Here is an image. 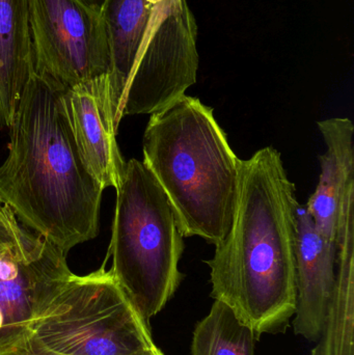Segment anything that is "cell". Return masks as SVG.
Instances as JSON below:
<instances>
[{
  "instance_id": "13",
  "label": "cell",
  "mask_w": 354,
  "mask_h": 355,
  "mask_svg": "<svg viewBox=\"0 0 354 355\" xmlns=\"http://www.w3.org/2000/svg\"><path fill=\"white\" fill-rule=\"evenodd\" d=\"M255 333L232 309L214 300L209 314L195 325L191 355H255Z\"/></svg>"
},
{
  "instance_id": "4",
  "label": "cell",
  "mask_w": 354,
  "mask_h": 355,
  "mask_svg": "<svg viewBox=\"0 0 354 355\" xmlns=\"http://www.w3.org/2000/svg\"><path fill=\"white\" fill-rule=\"evenodd\" d=\"M116 190L110 271L150 325L184 277L179 270L182 232L168 196L143 162L125 164Z\"/></svg>"
},
{
  "instance_id": "11",
  "label": "cell",
  "mask_w": 354,
  "mask_h": 355,
  "mask_svg": "<svg viewBox=\"0 0 354 355\" xmlns=\"http://www.w3.org/2000/svg\"><path fill=\"white\" fill-rule=\"evenodd\" d=\"M326 151L320 156L321 174L315 192L306 205L320 235L336 243L341 205L354 185L353 123L347 118L318 122Z\"/></svg>"
},
{
  "instance_id": "9",
  "label": "cell",
  "mask_w": 354,
  "mask_h": 355,
  "mask_svg": "<svg viewBox=\"0 0 354 355\" xmlns=\"http://www.w3.org/2000/svg\"><path fill=\"white\" fill-rule=\"evenodd\" d=\"M64 101L77 149L89 174L103 189L118 187L126 162L116 141L107 75L66 89Z\"/></svg>"
},
{
  "instance_id": "16",
  "label": "cell",
  "mask_w": 354,
  "mask_h": 355,
  "mask_svg": "<svg viewBox=\"0 0 354 355\" xmlns=\"http://www.w3.org/2000/svg\"><path fill=\"white\" fill-rule=\"evenodd\" d=\"M81 1L85 2L87 6H91V8H102L105 0H81Z\"/></svg>"
},
{
  "instance_id": "15",
  "label": "cell",
  "mask_w": 354,
  "mask_h": 355,
  "mask_svg": "<svg viewBox=\"0 0 354 355\" xmlns=\"http://www.w3.org/2000/svg\"><path fill=\"white\" fill-rule=\"evenodd\" d=\"M0 355H64L46 347L33 331L0 346Z\"/></svg>"
},
{
  "instance_id": "1",
  "label": "cell",
  "mask_w": 354,
  "mask_h": 355,
  "mask_svg": "<svg viewBox=\"0 0 354 355\" xmlns=\"http://www.w3.org/2000/svg\"><path fill=\"white\" fill-rule=\"evenodd\" d=\"M295 190L274 148L242 160L232 227L206 261L212 297L228 304L257 341L284 334L297 311Z\"/></svg>"
},
{
  "instance_id": "17",
  "label": "cell",
  "mask_w": 354,
  "mask_h": 355,
  "mask_svg": "<svg viewBox=\"0 0 354 355\" xmlns=\"http://www.w3.org/2000/svg\"><path fill=\"white\" fill-rule=\"evenodd\" d=\"M2 202H1V200H0V210H1V208H2Z\"/></svg>"
},
{
  "instance_id": "14",
  "label": "cell",
  "mask_w": 354,
  "mask_h": 355,
  "mask_svg": "<svg viewBox=\"0 0 354 355\" xmlns=\"http://www.w3.org/2000/svg\"><path fill=\"white\" fill-rule=\"evenodd\" d=\"M337 266L336 291L312 355H354V257L340 254Z\"/></svg>"
},
{
  "instance_id": "6",
  "label": "cell",
  "mask_w": 354,
  "mask_h": 355,
  "mask_svg": "<svg viewBox=\"0 0 354 355\" xmlns=\"http://www.w3.org/2000/svg\"><path fill=\"white\" fill-rule=\"evenodd\" d=\"M33 72L66 89L107 75L109 40L102 8L81 0H29Z\"/></svg>"
},
{
  "instance_id": "7",
  "label": "cell",
  "mask_w": 354,
  "mask_h": 355,
  "mask_svg": "<svg viewBox=\"0 0 354 355\" xmlns=\"http://www.w3.org/2000/svg\"><path fill=\"white\" fill-rule=\"evenodd\" d=\"M67 254L0 210V346L24 334L50 294L71 275Z\"/></svg>"
},
{
  "instance_id": "10",
  "label": "cell",
  "mask_w": 354,
  "mask_h": 355,
  "mask_svg": "<svg viewBox=\"0 0 354 355\" xmlns=\"http://www.w3.org/2000/svg\"><path fill=\"white\" fill-rule=\"evenodd\" d=\"M295 335L310 342L321 337L337 285V245L316 229L307 207L297 208Z\"/></svg>"
},
{
  "instance_id": "5",
  "label": "cell",
  "mask_w": 354,
  "mask_h": 355,
  "mask_svg": "<svg viewBox=\"0 0 354 355\" xmlns=\"http://www.w3.org/2000/svg\"><path fill=\"white\" fill-rule=\"evenodd\" d=\"M105 263L62 282L37 311L33 335L64 355H164Z\"/></svg>"
},
{
  "instance_id": "8",
  "label": "cell",
  "mask_w": 354,
  "mask_h": 355,
  "mask_svg": "<svg viewBox=\"0 0 354 355\" xmlns=\"http://www.w3.org/2000/svg\"><path fill=\"white\" fill-rule=\"evenodd\" d=\"M102 12L112 54L108 93L118 129L123 100L141 52L162 29L193 15L186 0H105Z\"/></svg>"
},
{
  "instance_id": "3",
  "label": "cell",
  "mask_w": 354,
  "mask_h": 355,
  "mask_svg": "<svg viewBox=\"0 0 354 355\" xmlns=\"http://www.w3.org/2000/svg\"><path fill=\"white\" fill-rule=\"evenodd\" d=\"M143 149V164L168 196L183 237L222 241L234 221L242 160L213 110L183 95L151 114Z\"/></svg>"
},
{
  "instance_id": "12",
  "label": "cell",
  "mask_w": 354,
  "mask_h": 355,
  "mask_svg": "<svg viewBox=\"0 0 354 355\" xmlns=\"http://www.w3.org/2000/svg\"><path fill=\"white\" fill-rule=\"evenodd\" d=\"M33 73L29 0H0V128H10Z\"/></svg>"
},
{
  "instance_id": "2",
  "label": "cell",
  "mask_w": 354,
  "mask_h": 355,
  "mask_svg": "<svg viewBox=\"0 0 354 355\" xmlns=\"http://www.w3.org/2000/svg\"><path fill=\"white\" fill-rule=\"evenodd\" d=\"M66 87L33 72L10 126L0 200L25 227L68 254L99 233L103 188L77 149Z\"/></svg>"
}]
</instances>
